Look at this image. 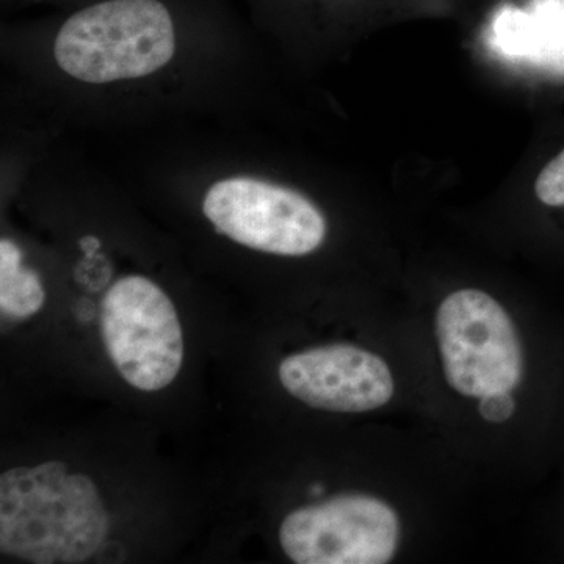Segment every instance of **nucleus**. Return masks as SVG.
<instances>
[{
    "label": "nucleus",
    "instance_id": "obj_1",
    "mask_svg": "<svg viewBox=\"0 0 564 564\" xmlns=\"http://www.w3.org/2000/svg\"><path fill=\"white\" fill-rule=\"evenodd\" d=\"M14 98L50 124L139 129L247 104V24L228 0H82L2 25Z\"/></svg>",
    "mask_w": 564,
    "mask_h": 564
},
{
    "label": "nucleus",
    "instance_id": "obj_2",
    "mask_svg": "<svg viewBox=\"0 0 564 564\" xmlns=\"http://www.w3.org/2000/svg\"><path fill=\"white\" fill-rule=\"evenodd\" d=\"M144 180L188 188L217 236L262 254L303 258L325 243L328 220L306 193L262 172L247 141H185L152 162Z\"/></svg>",
    "mask_w": 564,
    "mask_h": 564
},
{
    "label": "nucleus",
    "instance_id": "obj_3",
    "mask_svg": "<svg viewBox=\"0 0 564 564\" xmlns=\"http://www.w3.org/2000/svg\"><path fill=\"white\" fill-rule=\"evenodd\" d=\"M109 532L95 481L61 462L0 477V551L22 562H87Z\"/></svg>",
    "mask_w": 564,
    "mask_h": 564
},
{
    "label": "nucleus",
    "instance_id": "obj_4",
    "mask_svg": "<svg viewBox=\"0 0 564 564\" xmlns=\"http://www.w3.org/2000/svg\"><path fill=\"white\" fill-rule=\"evenodd\" d=\"M104 344L111 362L133 388L161 391L180 373L184 339L176 307L144 274H124L102 299Z\"/></svg>",
    "mask_w": 564,
    "mask_h": 564
},
{
    "label": "nucleus",
    "instance_id": "obj_5",
    "mask_svg": "<svg viewBox=\"0 0 564 564\" xmlns=\"http://www.w3.org/2000/svg\"><path fill=\"white\" fill-rule=\"evenodd\" d=\"M436 336L448 384L466 397L511 392L522 375V350L510 315L488 293L454 292L441 303Z\"/></svg>",
    "mask_w": 564,
    "mask_h": 564
},
{
    "label": "nucleus",
    "instance_id": "obj_6",
    "mask_svg": "<svg viewBox=\"0 0 564 564\" xmlns=\"http://www.w3.org/2000/svg\"><path fill=\"white\" fill-rule=\"evenodd\" d=\"M399 516L369 496H339L282 521V551L299 564H384L399 544Z\"/></svg>",
    "mask_w": 564,
    "mask_h": 564
},
{
    "label": "nucleus",
    "instance_id": "obj_7",
    "mask_svg": "<svg viewBox=\"0 0 564 564\" xmlns=\"http://www.w3.org/2000/svg\"><path fill=\"white\" fill-rule=\"evenodd\" d=\"M280 380L295 399L334 413H366L393 395L388 364L351 345H328L289 356L281 362Z\"/></svg>",
    "mask_w": 564,
    "mask_h": 564
},
{
    "label": "nucleus",
    "instance_id": "obj_8",
    "mask_svg": "<svg viewBox=\"0 0 564 564\" xmlns=\"http://www.w3.org/2000/svg\"><path fill=\"white\" fill-rule=\"evenodd\" d=\"M492 31L552 82H564V0H505Z\"/></svg>",
    "mask_w": 564,
    "mask_h": 564
},
{
    "label": "nucleus",
    "instance_id": "obj_9",
    "mask_svg": "<svg viewBox=\"0 0 564 564\" xmlns=\"http://www.w3.org/2000/svg\"><path fill=\"white\" fill-rule=\"evenodd\" d=\"M46 302L40 273L24 265L20 245L10 237L0 240V310L9 317L25 318Z\"/></svg>",
    "mask_w": 564,
    "mask_h": 564
},
{
    "label": "nucleus",
    "instance_id": "obj_10",
    "mask_svg": "<svg viewBox=\"0 0 564 564\" xmlns=\"http://www.w3.org/2000/svg\"><path fill=\"white\" fill-rule=\"evenodd\" d=\"M361 0H243L258 24H270L292 17L299 11H336L356 6Z\"/></svg>",
    "mask_w": 564,
    "mask_h": 564
},
{
    "label": "nucleus",
    "instance_id": "obj_11",
    "mask_svg": "<svg viewBox=\"0 0 564 564\" xmlns=\"http://www.w3.org/2000/svg\"><path fill=\"white\" fill-rule=\"evenodd\" d=\"M514 408V400L510 392H492L481 397L478 410L485 421L502 423L513 415Z\"/></svg>",
    "mask_w": 564,
    "mask_h": 564
},
{
    "label": "nucleus",
    "instance_id": "obj_12",
    "mask_svg": "<svg viewBox=\"0 0 564 564\" xmlns=\"http://www.w3.org/2000/svg\"><path fill=\"white\" fill-rule=\"evenodd\" d=\"M82 2V0H2L3 7L9 9H21L25 6H52L55 9H62V7L74 6V3Z\"/></svg>",
    "mask_w": 564,
    "mask_h": 564
}]
</instances>
